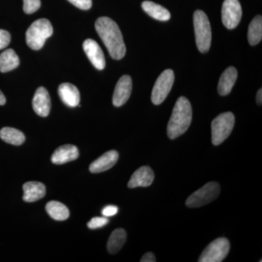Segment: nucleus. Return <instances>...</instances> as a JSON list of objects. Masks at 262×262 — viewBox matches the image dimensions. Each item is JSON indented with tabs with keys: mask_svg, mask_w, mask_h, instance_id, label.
I'll return each instance as SVG.
<instances>
[{
	"mask_svg": "<svg viewBox=\"0 0 262 262\" xmlns=\"http://www.w3.org/2000/svg\"><path fill=\"white\" fill-rule=\"evenodd\" d=\"M193 20L196 46L201 53H207L209 51L211 45V24L206 13L201 10L194 12Z\"/></svg>",
	"mask_w": 262,
	"mask_h": 262,
	"instance_id": "nucleus-4",
	"label": "nucleus"
},
{
	"mask_svg": "<svg viewBox=\"0 0 262 262\" xmlns=\"http://www.w3.org/2000/svg\"><path fill=\"white\" fill-rule=\"evenodd\" d=\"M237 78V71L233 67H229L221 76L218 91L221 96H227L232 91Z\"/></svg>",
	"mask_w": 262,
	"mask_h": 262,
	"instance_id": "nucleus-18",
	"label": "nucleus"
},
{
	"mask_svg": "<svg viewBox=\"0 0 262 262\" xmlns=\"http://www.w3.org/2000/svg\"><path fill=\"white\" fill-rule=\"evenodd\" d=\"M20 64L18 55L13 49H8L0 55V72L3 73L15 70Z\"/></svg>",
	"mask_w": 262,
	"mask_h": 262,
	"instance_id": "nucleus-20",
	"label": "nucleus"
},
{
	"mask_svg": "<svg viewBox=\"0 0 262 262\" xmlns=\"http://www.w3.org/2000/svg\"><path fill=\"white\" fill-rule=\"evenodd\" d=\"M256 101L258 105H261L262 103V90L260 89L258 91L257 96H256Z\"/></svg>",
	"mask_w": 262,
	"mask_h": 262,
	"instance_id": "nucleus-31",
	"label": "nucleus"
},
{
	"mask_svg": "<svg viewBox=\"0 0 262 262\" xmlns=\"http://www.w3.org/2000/svg\"><path fill=\"white\" fill-rule=\"evenodd\" d=\"M192 108L187 98L182 96L177 100L168 122L167 133L170 139H175L184 134L190 126Z\"/></svg>",
	"mask_w": 262,
	"mask_h": 262,
	"instance_id": "nucleus-2",
	"label": "nucleus"
},
{
	"mask_svg": "<svg viewBox=\"0 0 262 262\" xmlns=\"http://www.w3.org/2000/svg\"><path fill=\"white\" fill-rule=\"evenodd\" d=\"M58 94L61 101L70 107L79 106L80 101V94L79 90L74 84L65 82L60 84Z\"/></svg>",
	"mask_w": 262,
	"mask_h": 262,
	"instance_id": "nucleus-16",
	"label": "nucleus"
},
{
	"mask_svg": "<svg viewBox=\"0 0 262 262\" xmlns=\"http://www.w3.org/2000/svg\"><path fill=\"white\" fill-rule=\"evenodd\" d=\"M95 27L112 58L122 59L126 53V48L116 22L108 17H101L96 20Z\"/></svg>",
	"mask_w": 262,
	"mask_h": 262,
	"instance_id": "nucleus-1",
	"label": "nucleus"
},
{
	"mask_svg": "<svg viewBox=\"0 0 262 262\" xmlns=\"http://www.w3.org/2000/svg\"><path fill=\"white\" fill-rule=\"evenodd\" d=\"M243 11L239 0H225L222 5V18L225 27L233 29L238 26Z\"/></svg>",
	"mask_w": 262,
	"mask_h": 262,
	"instance_id": "nucleus-9",
	"label": "nucleus"
},
{
	"mask_svg": "<svg viewBox=\"0 0 262 262\" xmlns=\"http://www.w3.org/2000/svg\"><path fill=\"white\" fill-rule=\"evenodd\" d=\"M119 159V154L115 150H111L101 155L90 165L91 173H98L113 168Z\"/></svg>",
	"mask_w": 262,
	"mask_h": 262,
	"instance_id": "nucleus-14",
	"label": "nucleus"
},
{
	"mask_svg": "<svg viewBox=\"0 0 262 262\" xmlns=\"http://www.w3.org/2000/svg\"><path fill=\"white\" fill-rule=\"evenodd\" d=\"M78 158L79 151L77 146L72 144H66L60 146L53 152L51 157V161L56 165H63L77 160Z\"/></svg>",
	"mask_w": 262,
	"mask_h": 262,
	"instance_id": "nucleus-15",
	"label": "nucleus"
},
{
	"mask_svg": "<svg viewBox=\"0 0 262 262\" xmlns=\"http://www.w3.org/2000/svg\"><path fill=\"white\" fill-rule=\"evenodd\" d=\"M127 234L125 229H117L110 235L107 243V250L112 254H115L120 251L125 244Z\"/></svg>",
	"mask_w": 262,
	"mask_h": 262,
	"instance_id": "nucleus-22",
	"label": "nucleus"
},
{
	"mask_svg": "<svg viewBox=\"0 0 262 262\" xmlns=\"http://www.w3.org/2000/svg\"><path fill=\"white\" fill-rule=\"evenodd\" d=\"M262 39L261 15H256L248 27V39L251 46H256Z\"/></svg>",
	"mask_w": 262,
	"mask_h": 262,
	"instance_id": "nucleus-24",
	"label": "nucleus"
},
{
	"mask_svg": "<svg viewBox=\"0 0 262 262\" xmlns=\"http://www.w3.org/2000/svg\"><path fill=\"white\" fill-rule=\"evenodd\" d=\"M5 103H6V98H5V96L4 94H3V92L0 91V105L3 106Z\"/></svg>",
	"mask_w": 262,
	"mask_h": 262,
	"instance_id": "nucleus-32",
	"label": "nucleus"
},
{
	"mask_svg": "<svg viewBox=\"0 0 262 262\" xmlns=\"http://www.w3.org/2000/svg\"><path fill=\"white\" fill-rule=\"evenodd\" d=\"M108 223L107 217H94L88 223V227L91 229H96L104 227Z\"/></svg>",
	"mask_w": 262,
	"mask_h": 262,
	"instance_id": "nucleus-26",
	"label": "nucleus"
},
{
	"mask_svg": "<svg viewBox=\"0 0 262 262\" xmlns=\"http://www.w3.org/2000/svg\"><path fill=\"white\" fill-rule=\"evenodd\" d=\"M155 179V174L151 168L142 166L136 170L133 174L127 187L130 189L136 187H147L152 184Z\"/></svg>",
	"mask_w": 262,
	"mask_h": 262,
	"instance_id": "nucleus-13",
	"label": "nucleus"
},
{
	"mask_svg": "<svg viewBox=\"0 0 262 262\" xmlns=\"http://www.w3.org/2000/svg\"><path fill=\"white\" fill-rule=\"evenodd\" d=\"M173 71H164L155 82L151 93V101L155 105H160L165 101L171 91L174 82Z\"/></svg>",
	"mask_w": 262,
	"mask_h": 262,
	"instance_id": "nucleus-8",
	"label": "nucleus"
},
{
	"mask_svg": "<svg viewBox=\"0 0 262 262\" xmlns=\"http://www.w3.org/2000/svg\"><path fill=\"white\" fill-rule=\"evenodd\" d=\"M0 138L5 142L15 146L21 145L26 140L25 135L21 131L10 127L0 130Z\"/></svg>",
	"mask_w": 262,
	"mask_h": 262,
	"instance_id": "nucleus-21",
	"label": "nucleus"
},
{
	"mask_svg": "<svg viewBox=\"0 0 262 262\" xmlns=\"http://www.w3.org/2000/svg\"><path fill=\"white\" fill-rule=\"evenodd\" d=\"M23 200L27 203H33L42 199L46 195V188L42 183L29 182L23 186Z\"/></svg>",
	"mask_w": 262,
	"mask_h": 262,
	"instance_id": "nucleus-17",
	"label": "nucleus"
},
{
	"mask_svg": "<svg viewBox=\"0 0 262 262\" xmlns=\"http://www.w3.org/2000/svg\"><path fill=\"white\" fill-rule=\"evenodd\" d=\"M83 50L92 64L98 70H103L106 66L103 51L96 41L88 39L83 42Z\"/></svg>",
	"mask_w": 262,
	"mask_h": 262,
	"instance_id": "nucleus-11",
	"label": "nucleus"
},
{
	"mask_svg": "<svg viewBox=\"0 0 262 262\" xmlns=\"http://www.w3.org/2000/svg\"><path fill=\"white\" fill-rule=\"evenodd\" d=\"M141 262H155L156 258H155V255L151 252H148L145 253L142 256L141 259Z\"/></svg>",
	"mask_w": 262,
	"mask_h": 262,
	"instance_id": "nucleus-30",
	"label": "nucleus"
},
{
	"mask_svg": "<svg viewBox=\"0 0 262 262\" xmlns=\"http://www.w3.org/2000/svg\"><path fill=\"white\" fill-rule=\"evenodd\" d=\"M46 211L53 220L64 221L70 217V211L63 203L58 201H51L46 205Z\"/></svg>",
	"mask_w": 262,
	"mask_h": 262,
	"instance_id": "nucleus-23",
	"label": "nucleus"
},
{
	"mask_svg": "<svg viewBox=\"0 0 262 262\" xmlns=\"http://www.w3.org/2000/svg\"><path fill=\"white\" fill-rule=\"evenodd\" d=\"M72 5L81 10H88L92 7V0H68Z\"/></svg>",
	"mask_w": 262,
	"mask_h": 262,
	"instance_id": "nucleus-28",
	"label": "nucleus"
},
{
	"mask_svg": "<svg viewBox=\"0 0 262 262\" xmlns=\"http://www.w3.org/2000/svg\"><path fill=\"white\" fill-rule=\"evenodd\" d=\"M53 33V26L50 20L40 18L34 21L27 29L26 40L29 48L38 51L42 48L46 39L51 37Z\"/></svg>",
	"mask_w": 262,
	"mask_h": 262,
	"instance_id": "nucleus-3",
	"label": "nucleus"
},
{
	"mask_svg": "<svg viewBox=\"0 0 262 262\" xmlns=\"http://www.w3.org/2000/svg\"><path fill=\"white\" fill-rule=\"evenodd\" d=\"M119 209L115 206H107L102 210V215L105 217H111L116 215Z\"/></svg>",
	"mask_w": 262,
	"mask_h": 262,
	"instance_id": "nucleus-29",
	"label": "nucleus"
},
{
	"mask_svg": "<svg viewBox=\"0 0 262 262\" xmlns=\"http://www.w3.org/2000/svg\"><path fill=\"white\" fill-rule=\"evenodd\" d=\"M220 185L217 182H209L192 193L186 201L189 208H199L214 201L220 195Z\"/></svg>",
	"mask_w": 262,
	"mask_h": 262,
	"instance_id": "nucleus-6",
	"label": "nucleus"
},
{
	"mask_svg": "<svg viewBox=\"0 0 262 262\" xmlns=\"http://www.w3.org/2000/svg\"><path fill=\"white\" fill-rule=\"evenodd\" d=\"M11 36L8 31L0 29V50L4 49L9 46Z\"/></svg>",
	"mask_w": 262,
	"mask_h": 262,
	"instance_id": "nucleus-27",
	"label": "nucleus"
},
{
	"mask_svg": "<svg viewBox=\"0 0 262 262\" xmlns=\"http://www.w3.org/2000/svg\"><path fill=\"white\" fill-rule=\"evenodd\" d=\"M143 10L151 18L161 21H166L170 18V13L166 8L151 1L143 2Z\"/></svg>",
	"mask_w": 262,
	"mask_h": 262,
	"instance_id": "nucleus-19",
	"label": "nucleus"
},
{
	"mask_svg": "<svg viewBox=\"0 0 262 262\" xmlns=\"http://www.w3.org/2000/svg\"><path fill=\"white\" fill-rule=\"evenodd\" d=\"M230 244L228 239L220 237L208 245L200 256V262H221L229 252Z\"/></svg>",
	"mask_w": 262,
	"mask_h": 262,
	"instance_id": "nucleus-7",
	"label": "nucleus"
},
{
	"mask_svg": "<svg viewBox=\"0 0 262 262\" xmlns=\"http://www.w3.org/2000/svg\"><path fill=\"white\" fill-rule=\"evenodd\" d=\"M32 106L34 112L39 116L46 117L51 111V101L49 93L43 87H39L36 91L32 100Z\"/></svg>",
	"mask_w": 262,
	"mask_h": 262,
	"instance_id": "nucleus-12",
	"label": "nucleus"
},
{
	"mask_svg": "<svg viewBox=\"0 0 262 262\" xmlns=\"http://www.w3.org/2000/svg\"><path fill=\"white\" fill-rule=\"evenodd\" d=\"M132 91V80L129 75L122 76L118 80L114 92L113 103L116 107H120L127 102Z\"/></svg>",
	"mask_w": 262,
	"mask_h": 262,
	"instance_id": "nucleus-10",
	"label": "nucleus"
},
{
	"mask_svg": "<svg viewBox=\"0 0 262 262\" xmlns=\"http://www.w3.org/2000/svg\"><path fill=\"white\" fill-rule=\"evenodd\" d=\"M40 6V0H24V11L27 14L34 13Z\"/></svg>",
	"mask_w": 262,
	"mask_h": 262,
	"instance_id": "nucleus-25",
	"label": "nucleus"
},
{
	"mask_svg": "<svg viewBox=\"0 0 262 262\" xmlns=\"http://www.w3.org/2000/svg\"><path fill=\"white\" fill-rule=\"evenodd\" d=\"M234 115L232 113L221 114L211 123L212 143L218 146L229 137L233 130Z\"/></svg>",
	"mask_w": 262,
	"mask_h": 262,
	"instance_id": "nucleus-5",
	"label": "nucleus"
}]
</instances>
